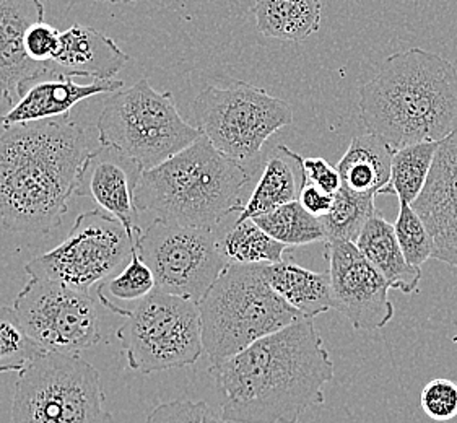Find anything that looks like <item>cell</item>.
I'll list each match as a JSON object with an SVG mask.
<instances>
[{"label":"cell","mask_w":457,"mask_h":423,"mask_svg":"<svg viewBox=\"0 0 457 423\" xmlns=\"http://www.w3.org/2000/svg\"><path fill=\"white\" fill-rule=\"evenodd\" d=\"M394 152L373 132L355 136L336 166L342 186L353 193L379 195L391 178Z\"/></svg>","instance_id":"cell-20"},{"label":"cell","mask_w":457,"mask_h":423,"mask_svg":"<svg viewBox=\"0 0 457 423\" xmlns=\"http://www.w3.org/2000/svg\"><path fill=\"white\" fill-rule=\"evenodd\" d=\"M111 313L124 318L116 332L128 367L142 375L197 363L204 349L199 303L155 288L130 310L96 294Z\"/></svg>","instance_id":"cell-6"},{"label":"cell","mask_w":457,"mask_h":423,"mask_svg":"<svg viewBox=\"0 0 457 423\" xmlns=\"http://www.w3.org/2000/svg\"><path fill=\"white\" fill-rule=\"evenodd\" d=\"M211 365L304 318L275 292L264 264H228L199 302Z\"/></svg>","instance_id":"cell-5"},{"label":"cell","mask_w":457,"mask_h":423,"mask_svg":"<svg viewBox=\"0 0 457 423\" xmlns=\"http://www.w3.org/2000/svg\"><path fill=\"white\" fill-rule=\"evenodd\" d=\"M375 197V194L353 193L342 186L334 194L329 213L320 219L326 230V241L357 243L366 221L378 212Z\"/></svg>","instance_id":"cell-27"},{"label":"cell","mask_w":457,"mask_h":423,"mask_svg":"<svg viewBox=\"0 0 457 423\" xmlns=\"http://www.w3.org/2000/svg\"><path fill=\"white\" fill-rule=\"evenodd\" d=\"M296 201L302 203L304 211L310 212L318 219H322L329 213L330 207L334 203V195L322 191L320 187L312 183H302Z\"/></svg>","instance_id":"cell-35"},{"label":"cell","mask_w":457,"mask_h":423,"mask_svg":"<svg viewBox=\"0 0 457 423\" xmlns=\"http://www.w3.org/2000/svg\"><path fill=\"white\" fill-rule=\"evenodd\" d=\"M253 220L288 248L326 241L322 220L304 211L298 201L275 207L262 215H257Z\"/></svg>","instance_id":"cell-26"},{"label":"cell","mask_w":457,"mask_h":423,"mask_svg":"<svg viewBox=\"0 0 457 423\" xmlns=\"http://www.w3.org/2000/svg\"><path fill=\"white\" fill-rule=\"evenodd\" d=\"M96 129L100 144L120 148L144 170L163 163L202 136L197 126L183 120L173 93L158 92L145 77L111 95Z\"/></svg>","instance_id":"cell-8"},{"label":"cell","mask_w":457,"mask_h":423,"mask_svg":"<svg viewBox=\"0 0 457 423\" xmlns=\"http://www.w3.org/2000/svg\"><path fill=\"white\" fill-rule=\"evenodd\" d=\"M302 155L287 145H278L265 163L264 171L237 220L254 219L265 212L298 199L300 187L296 175H302Z\"/></svg>","instance_id":"cell-22"},{"label":"cell","mask_w":457,"mask_h":423,"mask_svg":"<svg viewBox=\"0 0 457 423\" xmlns=\"http://www.w3.org/2000/svg\"><path fill=\"white\" fill-rule=\"evenodd\" d=\"M209 371L229 423H296L324 404L334 361L314 319L302 318Z\"/></svg>","instance_id":"cell-1"},{"label":"cell","mask_w":457,"mask_h":423,"mask_svg":"<svg viewBox=\"0 0 457 423\" xmlns=\"http://www.w3.org/2000/svg\"><path fill=\"white\" fill-rule=\"evenodd\" d=\"M39 21H45V7L39 0L0 2V83L15 102L35 83L61 77L51 61L37 62L27 54L28 29Z\"/></svg>","instance_id":"cell-16"},{"label":"cell","mask_w":457,"mask_h":423,"mask_svg":"<svg viewBox=\"0 0 457 423\" xmlns=\"http://www.w3.org/2000/svg\"><path fill=\"white\" fill-rule=\"evenodd\" d=\"M92 150L82 126L69 116L10 126L0 136V220L5 230L47 235L75 195Z\"/></svg>","instance_id":"cell-2"},{"label":"cell","mask_w":457,"mask_h":423,"mask_svg":"<svg viewBox=\"0 0 457 423\" xmlns=\"http://www.w3.org/2000/svg\"><path fill=\"white\" fill-rule=\"evenodd\" d=\"M61 46V31L45 21L35 23L25 37L27 54L37 62H49L54 59Z\"/></svg>","instance_id":"cell-33"},{"label":"cell","mask_w":457,"mask_h":423,"mask_svg":"<svg viewBox=\"0 0 457 423\" xmlns=\"http://www.w3.org/2000/svg\"><path fill=\"white\" fill-rule=\"evenodd\" d=\"M124 83L118 79L77 83L72 77H55L35 83L17 104L0 120V129L10 126L69 116L75 104L103 93L120 92Z\"/></svg>","instance_id":"cell-18"},{"label":"cell","mask_w":457,"mask_h":423,"mask_svg":"<svg viewBox=\"0 0 457 423\" xmlns=\"http://www.w3.org/2000/svg\"><path fill=\"white\" fill-rule=\"evenodd\" d=\"M399 213L394 223L395 236L405 259L411 266L421 267L433 258L435 241L411 203H399Z\"/></svg>","instance_id":"cell-29"},{"label":"cell","mask_w":457,"mask_h":423,"mask_svg":"<svg viewBox=\"0 0 457 423\" xmlns=\"http://www.w3.org/2000/svg\"><path fill=\"white\" fill-rule=\"evenodd\" d=\"M29 337L46 352L77 353L103 341L100 314L88 292L29 277L13 302Z\"/></svg>","instance_id":"cell-12"},{"label":"cell","mask_w":457,"mask_h":423,"mask_svg":"<svg viewBox=\"0 0 457 423\" xmlns=\"http://www.w3.org/2000/svg\"><path fill=\"white\" fill-rule=\"evenodd\" d=\"M15 103L17 102L13 100V96H12V95L7 92V88L0 83V120L7 116V112L15 106Z\"/></svg>","instance_id":"cell-36"},{"label":"cell","mask_w":457,"mask_h":423,"mask_svg":"<svg viewBox=\"0 0 457 423\" xmlns=\"http://www.w3.org/2000/svg\"><path fill=\"white\" fill-rule=\"evenodd\" d=\"M246 166L213 147L202 134L189 147L145 170L136 193L138 212L195 228H219L241 212V191L249 183Z\"/></svg>","instance_id":"cell-4"},{"label":"cell","mask_w":457,"mask_h":423,"mask_svg":"<svg viewBox=\"0 0 457 423\" xmlns=\"http://www.w3.org/2000/svg\"><path fill=\"white\" fill-rule=\"evenodd\" d=\"M265 277L275 292L304 318L314 319L332 308L329 270L314 272L287 256L278 264L265 266Z\"/></svg>","instance_id":"cell-21"},{"label":"cell","mask_w":457,"mask_h":423,"mask_svg":"<svg viewBox=\"0 0 457 423\" xmlns=\"http://www.w3.org/2000/svg\"><path fill=\"white\" fill-rule=\"evenodd\" d=\"M106 286L112 298L122 302H140L146 294H152L156 288L155 276L152 269L146 266L145 261L138 253L137 243L130 253L128 264L120 270L118 276L110 278Z\"/></svg>","instance_id":"cell-30"},{"label":"cell","mask_w":457,"mask_h":423,"mask_svg":"<svg viewBox=\"0 0 457 423\" xmlns=\"http://www.w3.org/2000/svg\"><path fill=\"white\" fill-rule=\"evenodd\" d=\"M439 142H420L394 152L391 178L381 194L397 195L399 203H413L428 181Z\"/></svg>","instance_id":"cell-25"},{"label":"cell","mask_w":457,"mask_h":423,"mask_svg":"<svg viewBox=\"0 0 457 423\" xmlns=\"http://www.w3.org/2000/svg\"><path fill=\"white\" fill-rule=\"evenodd\" d=\"M100 371L77 353L43 352L19 373L12 423H114Z\"/></svg>","instance_id":"cell-7"},{"label":"cell","mask_w":457,"mask_h":423,"mask_svg":"<svg viewBox=\"0 0 457 423\" xmlns=\"http://www.w3.org/2000/svg\"><path fill=\"white\" fill-rule=\"evenodd\" d=\"M144 166L120 148L101 144L83 162L75 186V195L90 197L101 211L126 227L132 236H138V209L136 193Z\"/></svg>","instance_id":"cell-14"},{"label":"cell","mask_w":457,"mask_h":423,"mask_svg":"<svg viewBox=\"0 0 457 423\" xmlns=\"http://www.w3.org/2000/svg\"><path fill=\"white\" fill-rule=\"evenodd\" d=\"M138 253L155 276L156 288L199 303L229 262L217 230L155 219L137 236Z\"/></svg>","instance_id":"cell-11"},{"label":"cell","mask_w":457,"mask_h":423,"mask_svg":"<svg viewBox=\"0 0 457 423\" xmlns=\"http://www.w3.org/2000/svg\"><path fill=\"white\" fill-rule=\"evenodd\" d=\"M355 245L383 274L391 288L405 294H415L419 290L421 267L411 266L405 259L393 223L386 220L379 212L366 221Z\"/></svg>","instance_id":"cell-19"},{"label":"cell","mask_w":457,"mask_h":423,"mask_svg":"<svg viewBox=\"0 0 457 423\" xmlns=\"http://www.w3.org/2000/svg\"><path fill=\"white\" fill-rule=\"evenodd\" d=\"M302 183H312L328 194L337 193L342 187V179L337 168L320 157H302Z\"/></svg>","instance_id":"cell-34"},{"label":"cell","mask_w":457,"mask_h":423,"mask_svg":"<svg viewBox=\"0 0 457 423\" xmlns=\"http://www.w3.org/2000/svg\"><path fill=\"white\" fill-rule=\"evenodd\" d=\"M96 2H104V4H132L137 0H96Z\"/></svg>","instance_id":"cell-37"},{"label":"cell","mask_w":457,"mask_h":423,"mask_svg":"<svg viewBox=\"0 0 457 423\" xmlns=\"http://www.w3.org/2000/svg\"><path fill=\"white\" fill-rule=\"evenodd\" d=\"M253 13L262 37L304 41L320 29L322 4L320 0H256Z\"/></svg>","instance_id":"cell-23"},{"label":"cell","mask_w":457,"mask_h":423,"mask_svg":"<svg viewBox=\"0 0 457 423\" xmlns=\"http://www.w3.org/2000/svg\"><path fill=\"white\" fill-rule=\"evenodd\" d=\"M296 423H300V422H296Z\"/></svg>","instance_id":"cell-38"},{"label":"cell","mask_w":457,"mask_h":423,"mask_svg":"<svg viewBox=\"0 0 457 423\" xmlns=\"http://www.w3.org/2000/svg\"><path fill=\"white\" fill-rule=\"evenodd\" d=\"M420 407L435 422H448L457 417V383L448 377H435L420 393Z\"/></svg>","instance_id":"cell-32"},{"label":"cell","mask_w":457,"mask_h":423,"mask_svg":"<svg viewBox=\"0 0 457 423\" xmlns=\"http://www.w3.org/2000/svg\"><path fill=\"white\" fill-rule=\"evenodd\" d=\"M193 112L213 147L243 165L261 153L277 130L293 124L290 103L241 80L205 87L193 102Z\"/></svg>","instance_id":"cell-9"},{"label":"cell","mask_w":457,"mask_h":423,"mask_svg":"<svg viewBox=\"0 0 457 423\" xmlns=\"http://www.w3.org/2000/svg\"><path fill=\"white\" fill-rule=\"evenodd\" d=\"M144 423H229L204 401L176 399L156 405Z\"/></svg>","instance_id":"cell-31"},{"label":"cell","mask_w":457,"mask_h":423,"mask_svg":"<svg viewBox=\"0 0 457 423\" xmlns=\"http://www.w3.org/2000/svg\"><path fill=\"white\" fill-rule=\"evenodd\" d=\"M217 235L220 251L229 264L272 266L287 258L288 246L272 238L253 219L237 220L229 230H217Z\"/></svg>","instance_id":"cell-24"},{"label":"cell","mask_w":457,"mask_h":423,"mask_svg":"<svg viewBox=\"0 0 457 423\" xmlns=\"http://www.w3.org/2000/svg\"><path fill=\"white\" fill-rule=\"evenodd\" d=\"M129 61L130 57L114 39L95 28L75 23L61 31V46L51 62L62 77L110 80Z\"/></svg>","instance_id":"cell-17"},{"label":"cell","mask_w":457,"mask_h":423,"mask_svg":"<svg viewBox=\"0 0 457 423\" xmlns=\"http://www.w3.org/2000/svg\"><path fill=\"white\" fill-rule=\"evenodd\" d=\"M332 310L345 316L357 331L385 328L394 318L389 284L350 241H326Z\"/></svg>","instance_id":"cell-13"},{"label":"cell","mask_w":457,"mask_h":423,"mask_svg":"<svg viewBox=\"0 0 457 423\" xmlns=\"http://www.w3.org/2000/svg\"><path fill=\"white\" fill-rule=\"evenodd\" d=\"M411 207L433 236V258L457 269V128L439 142L428 181Z\"/></svg>","instance_id":"cell-15"},{"label":"cell","mask_w":457,"mask_h":423,"mask_svg":"<svg viewBox=\"0 0 457 423\" xmlns=\"http://www.w3.org/2000/svg\"><path fill=\"white\" fill-rule=\"evenodd\" d=\"M136 241L118 219L103 211L83 212L64 241L31 259L25 270L90 294L130 258Z\"/></svg>","instance_id":"cell-10"},{"label":"cell","mask_w":457,"mask_h":423,"mask_svg":"<svg viewBox=\"0 0 457 423\" xmlns=\"http://www.w3.org/2000/svg\"><path fill=\"white\" fill-rule=\"evenodd\" d=\"M43 352L46 350L29 337L17 311L0 306V373H20Z\"/></svg>","instance_id":"cell-28"},{"label":"cell","mask_w":457,"mask_h":423,"mask_svg":"<svg viewBox=\"0 0 457 423\" xmlns=\"http://www.w3.org/2000/svg\"><path fill=\"white\" fill-rule=\"evenodd\" d=\"M360 118L394 150L441 142L457 128V69L421 47L394 53L360 88Z\"/></svg>","instance_id":"cell-3"}]
</instances>
